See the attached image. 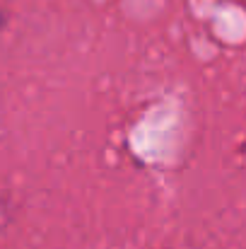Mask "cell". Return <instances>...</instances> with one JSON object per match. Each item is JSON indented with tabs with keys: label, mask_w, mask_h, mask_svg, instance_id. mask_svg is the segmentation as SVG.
Returning a JSON list of instances; mask_svg holds the SVG:
<instances>
[]
</instances>
